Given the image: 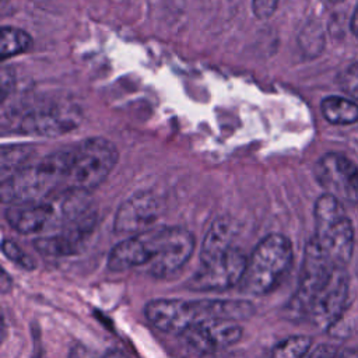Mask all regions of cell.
Segmentation results:
<instances>
[{
    "label": "cell",
    "mask_w": 358,
    "mask_h": 358,
    "mask_svg": "<svg viewBox=\"0 0 358 358\" xmlns=\"http://www.w3.org/2000/svg\"><path fill=\"white\" fill-rule=\"evenodd\" d=\"M31 43H32V39L25 31L14 27L1 28V59L3 60L25 52L31 46Z\"/></svg>",
    "instance_id": "cell-19"
},
{
    "label": "cell",
    "mask_w": 358,
    "mask_h": 358,
    "mask_svg": "<svg viewBox=\"0 0 358 358\" xmlns=\"http://www.w3.org/2000/svg\"><path fill=\"white\" fill-rule=\"evenodd\" d=\"M351 31L358 38V7L355 8V11L352 14V18H351Z\"/></svg>",
    "instance_id": "cell-27"
},
{
    "label": "cell",
    "mask_w": 358,
    "mask_h": 358,
    "mask_svg": "<svg viewBox=\"0 0 358 358\" xmlns=\"http://www.w3.org/2000/svg\"><path fill=\"white\" fill-rule=\"evenodd\" d=\"M161 213L162 201L154 193H136L116 211L113 228L117 234H141L158 220Z\"/></svg>",
    "instance_id": "cell-13"
},
{
    "label": "cell",
    "mask_w": 358,
    "mask_h": 358,
    "mask_svg": "<svg viewBox=\"0 0 358 358\" xmlns=\"http://www.w3.org/2000/svg\"><path fill=\"white\" fill-rule=\"evenodd\" d=\"M147 320L161 331L182 334L187 327L208 319L245 320L255 315V306L239 299H152L144 308Z\"/></svg>",
    "instance_id": "cell-1"
},
{
    "label": "cell",
    "mask_w": 358,
    "mask_h": 358,
    "mask_svg": "<svg viewBox=\"0 0 358 358\" xmlns=\"http://www.w3.org/2000/svg\"><path fill=\"white\" fill-rule=\"evenodd\" d=\"M320 186L343 204H358V168L337 152L324 154L315 165Z\"/></svg>",
    "instance_id": "cell-8"
},
{
    "label": "cell",
    "mask_w": 358,
    "mask_h": 358,
    "mask_svg": "<svg viewBox=\"0 0 358 358\" xmlns=\"http://www.w3.org/2000/svg\"><path fill=\"white\" fill-rule=\"evenodd\" d=\"M242 334L243 330L235 320L208 319L187 327L180 336L192 350L210 355L238 343Z\"/></svg>",
    "instance_id": "cell-12"
},
{
    "label": "cell",
    "mask_w": 358,
    "mask_h": 358,
    "mask_svg": "<svg viewBox=\"0 0 358 358\" xmlns=\"http://www.w3.org/2000/svg\"><path fill=\"white\" fill-rule=\"evenodd\" d=\"M145 245L150 275L166 278L180 270L194 250V236L180 227L151 228L138 234Z\"/></svg>",
    "instance_id": "cell-6"
},
{
    "label": "cell",
    "mask_w": 358,
    "mask_h": 358,
    "mask_svg": "<svg viewBox=\"0 0 358 358\" xmlns=\"http://www.w3.org/2000/svg\"><path fill=\"white\" fill-rule=\"evenodd\" d=\"M334 268L338 267H334L331 264V262L320 250L316 242L310 238L305 248V256L301 268L298 288L287 306V312L291 317H308L310 305L316 294L329 280Z\"/></svg>",
    "instance_id": "cell-7"
},
{
    "label": "cell",
    "mask_w": 358,
    "mask_h": 358,
    "mask_svg": "<svg viewBox=\"0 0 358 358\" xmlns=\"http://www.w3.org/2000/svg\"><path fill=\"white\" fill-rule=\"evenodd\" d=\"M277 4H278V0H252L253 13L260 20L270 18L275 11Z\"/></svg>",
    "instance_id": "cell-23"
},
{
    "label": "cell",
    "mask_w": 358,
    "mask_h": 358,
    "mask_svg": "<svg viewBox=\"0 0 358 358\" xmlns=\"http://www.w3.org/2000/svg\"><path fill=\"white\" fill-rule=\"evenodd\" d=\"M85 238L87 236L78 232L70 229H60L57 234L36 238L34 241V246L41 255L50 257H64L78 253Z\"/></svg>",
    "instance_id": "cell-17"
},
{
    "label": "cell",
    "mask_w": 358,
    "mask_h": 358,
    "mask_svg": "<svg viewBox=\"0 0 358 358\" xmlns=\"http://www.w3.org/2000/svg\"><path fill=\"white\" fill-rule=\"evenodd\" d=\"M312 338L308 336H291L280 341L271 351V358H305Z\"/></svg>",
    "instance_id": "cell-20"
},
{
    "label": "cell",
    "mask_w": 358,
    "mask_h": 358,
    "mask_svg": "<svg viewBox=\"0 0 358 358\" xmlns=\"http://www.w3.org/2000/svg\"><path fill=\"white\" fill-rule=\"evenodd\" d=\"M340 88L352 99L358 101V62L348 66L338 78Z\"/></svg>",
    "instance_id": "cell-22"
},
{
    "label": "cell",
    "mask_w": 358,
    "mask_h": 358,
    "mask_svg": "<svg viewBox=\"0 0 358 358\" xmlns=\"http://www.w3.org/2000/svg\"><path fill=\"white\" fill-rule=\"evenodd\" d=\"M340 358H358V348H351V350H344L340 355Z\"/></svg>",
    "instance_id": "cell-28"
},
{
    "label": "cell",
    "mask_w": 358,
    "mask_h": 358,
    "mask_svg": "<svg viewBox=\"0 0 358 358\" xmlns=\"http://www.w3.org/2000/svg\"><path fill=\"white\" fill-rule=\"evenodd\" d=\"M312 239L334 267L344 268L354 249V228L343 203L323 194L315 204V235Z\"/></svg>",
    "instance_id": "cell-4"
},
{
    "label": "cell",
    "mask_w": 358,
    "mask_h": 358,
    "mask_svg": "<svg viewBox=\"0 0 358 358\" xmlns=\"http://www.w3.org/2000/svg\"><path fill=\"white\" fill-rule=\"evenodd\" d=\"M1 252L8 260H11L13 263H15L17 266H20L24 270H35V267H36L35 260L28 253H25L15 242H13L10 239L3 241Z\"/></svg>",
    "instance_id": "cell-21"
},
{
    "label": "cell",
    "mask_w": 358,
    "mask_h": 358,
    "mask_svg": "<svg viewBox=\"0 0 358 358\" xmlns=\"http://www.w3.org/2000/svg\"><path fill=\"white\" fill-rule=\"evenodd\" d=\"M292 263V245L281 234H270L263 238L248 257L246 267L239 282L242 292L264 295L273 291Z\"/></svg>",
    "instance_id": "cell-3"
},
{
    "label": "cell",
    "mask_w": 358,
    "mask_h": 358,
    "mask_svg": "<svg viewBox=\"0 0 358 358\" xmlns=\"http://www.w3.org/2000/svg\"><path fill=\"white\" fill-rule=\"evenodd\" d=\"M331 3H340V1H343V0H330Z\"/></svg>",
    "instance_id": "cell-30"
},
{
    "label": "cell",
    "mask_w": 358,
    "mask_h": 358,
    "mask_svg": "<svg viewBox=\"0 0 358 358\" xmlns=\"http://www.w3.org/2000/svg\"><path fill=\"white\" fill-rule=\"evenodd\" d=\"M70 161V148L55 151L43 159L22 166L1 180L4 203H28L64 185Z\"/></svg>",
    "instance_id": "cell-2"
},
{
    "label": "cell",
    "mask_w": 358,
    "mask_h": 358,
    "mask_svg": "<svg viewBox=\"0 0 358 358\" xmlns=\"http://www.w3.org/2000/svg\"><path fill=\"white\" fill-rule=\"evenodd\" d=\"M103 358H127V357L122 351H119V350H109L103 355Z\"/></svg>",
    "instance_id": "cell-29"
},
{
    "label": "cell",
    "mask_w": 358,
    "mask_h": 358,
    "mask_svg": "<svg viewBox=\"0 0 358 358\" xmlns=\"http://www.w3.org/2000/svg\"><path fill=\"white\" fill-rule=\"evenodd\" d=\"M0 287H1V291L3 292H7V289L11 287V280L10 277L7 275V273L3 270L1 271V282H0Z\"/></svg>",
    "instance_id": "cell-26"
},
{
    "label": "cell",
    "mask_w": 358,
    "mask_h": 358,
    "mask_svg": "<svg viewBox=\"0 0 358 358\" xmlns=\"http://www.w3.org/2000/svg\"><path fill=\"white\" fill-rule=\"evenodd\" d=\"M69 358H101V357H98L92 350L78 344V345L71 347V350L69 352Z\"/></svg>",
    "instance_id": "cell-25"
},
{
    "label": "cell",
    "mask_w": 358,
    "mask_h": 358,
    "mask_svg": "<svg viewBox=\"0 0 358 358\" xmlns=\"http://www.w3.org/2000/svg\"><path fill=\"white\" fill-rule=\"evenodd\" d=\"M305 358H337V350L329 344H320L313 351H310Z\"/></svg>",
    "instance_id": "cell-24"
},
{
    "label": "cell",
    "mask_w": 358,
    "mask_h": 358,
    "mask_svg": "<svg viewBox=\"0 0 358 358\" xmlns=\"http://www.w3.org/2000/svg\"><path fill=\"white\" fill-rule=\"evenodd\" d=\"M248 257L236 246H232L222 256L201 263V267L189 281L194 291H220L239 284L246 267Z\"/></svg>",
    "instance_id": "cell-9"
},
{
    "label": "cell",
    "mask_w": 358,
    "mask_h": 358,
    "mask_svg": "<svg viewBox=\"0 0 358 358\" xmlns=\"http://www.w3.org/2000/svg\"><path fill=\"white\" fill-rule=\"evenodd\" d=\"M322 113L331 124H352L358 122V105L343 96H327L322 101Z\"/></svg>",
    "instance_id": "cell-18"
},
{
    "label": "cell",
    "mask_w": 358,
    "mask_h": 358,
    "mask_svg": "<svg viewBox=\"0 0 358 358\" xmlns=\"http://www.w3.org/2000/svg\"><path fill=\"white\" fill-rule=\"evenodd\" d=\"M147 262V249L140 235L119 242L108 256V267L115 271L145 266Z\"/></svg>",
    "instance_id": "cell-16"
},
{
    "label": "cell",
    "mask_w": 358,
    "mask_h": 358,
    "mask_svg": "<svg viewBox=\"0 0 358 358\" xmlns=\"http://www.w3.org/2000/svg\"><path fill=\"white\" fill-rule=\"evenodd\" d=\"M235 234H236V224L232 218L229 217L217 218L211 224L210 229L204 236L201 252H200L201 263H207L227 253L234 246L232 239Z\"/></svg>",
    "instance_id": "cell-15"
},
{
    "label": "cell",
    "mask_w": 358,
    "mask_h": 358,
    "mask_svg": "<svg viewBox=\"0 0 358 358\" xmlns=\"http://www.w3.org/2000/svg\"><path fill=\"white\" fill-rule=\"evenodd\" d=\"M81 120V113L76 106L69 103H49L34 106L21 113L17 119V126L21 133L59 136L77 127Z\"/></svg>",
    "instance_id": "cell-10"
},
{
    "label": "cell",
    "mask_w": 358,
    "mask_h": 358,
    "mask_svg": "<svg viewBox=\"0 0 358 358\" xmlns=\"http://www.w3.org/2000/svg\"><path fill=\"white\" fill-rule=\"evenodd\" d=\"M348 274L345 268H334L329 280L316 294L308 317L320 329H331L340 320L348 298Z\"/></svg>",
    "instance_id": "cell-11"
},
{
    "label": "cell",
    "mask_w": 358,
    "mask_h": 358,
    "mask_svg": "<svg viewBox=\"0 0 358 358\" xmlns=\"http://www.w3.org/2000/svg\"><path fill=\"white\" fill-rule=\"evenodd\" d=\"M119 152L113 143L92 137L70 148L64 186L67 190L90 192L101 185L115 168Z\"/></svg>",
    "instance_id": "cell-5"
},
{
    "label": "cell",
    "mask_w": 358,
    "mask_h": 358,
    "mask_svg": "<svg viewBox=\"0 0 358 358\" xmlns=\"http://www.w3.org/2000/svg\"><path fill=\"white\" fill-rule=\"evenodd\" d=\"M55 207L46 203H22L6 210L4 217L8 225L20 234H34L45 228L53 218Z\"/></svg>",
    "instance_id": "cell-14"
}]
</instances>
